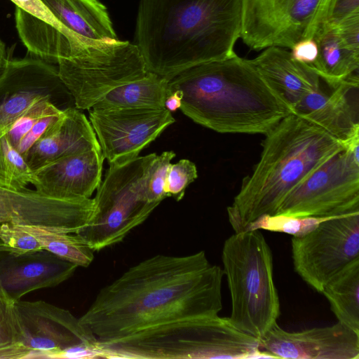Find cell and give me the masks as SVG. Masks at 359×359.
Wrapping results in <instances>:
<instances>
[{"label": "cell", "mask_w": 359, "mask_h": 359, "mask_svg": "<svg viewBox=\"0 0 359 359\" xmlns=\"http://www.w3.org/2000/svg\"><path fill=\"white\" fill-rule=\"evenodd\" d=\"M224 275L204 251L158 254L103 287L79 319L97 341H106L168 322L217 316Z\"/></svg>", "instance_id": "cell-1"}, {"label": "cell", "mask_w": 359, "mask_h": 359, "mask_svg": "<svg viewBox=\"0 0 359 359\" xmlns=\"http://www.w3.org/2000/svg\"><path fill=\"white\" fill-rule=\"evenodd\" d=\"M241 27L242 0H140L135 44L147 71L169 80L233 56Z\"/></svg>", "instance_id": "cell-2"}, {"label": "cell", "mask_w": 359, "mask_h": 359, "mask_svg": "<svg viewBox=\"0 0 359 359\" xmlns=\"http://www.w3.org/2000/svg\"><path fill=\"white\" fill-rule=\"evenodd\" d=\"M168 89L182 92L184 114L222 133L266 135L292 114L250 60L236 54L185 69L168 80Z\"/></svg>", "instance_id": "cell-3"}, {"label": "cell", "mask_w": 359, "mask_h": 359, "mask_svg": "<svg viewBox=\"0 0 359 359\" xmlns=\"http://www.w3.org/2000/svg\"><path fill=\"white\" fill-rule=\"evenodd\" d=\"M262 142L259 162L245 177L228 218L235 233L264 215H275L287 194L337 153L342 143L316 125L291 114Z\"/></svg>", "instance_id": "cell-4"}, {"label": "cell", "mask_w": 359, "mask_h": 359, "mask_svg": "<svg viewBox=\"0 0 359 359\" xmlns=\"http://www.w3.org/2000/svg\"><path fill=\"white\" fill-rule=\"evenodd\" d=\"M101 358L210 359L271 358L259 339L233 327L228 318L178 320L151 326L121 339L100 341Z\"/></svg>", "instance_id": "cell-5"}, {"label": "cell", "mask_w": 359, "mask_h": 359, "mask_svg": "<svg viewBox=\"0 0 359 359\" xmlns=\"http://www.w3.org/2000/svg\"><path fill=\"white\" fill-rule=\"evenodd\" d=\"M222 260L231 299L229 322L262 338L280 315L269 244L258 229L235 233L224 241Z\"/></svg>", "instance_id": "cell-6"}, {"label": "cell", "mask_w": 359, "mask_h": 359, "mask_svg": "<svg viewBox=\"0 0 359 359\" xmlns=\"http://www.w3.org/2000/svg\"><path fill=\"white\" fill-rule=\"evenodd\" d=\"M156 156L151 153L109 163L93 198V212L76 233L93 251L122 241L159 205L149 200L146 187Z\"/></svg>", "instance_id": "cell-7"}, {"label": "cell", "mask_w": 359, "mask_h": 359, "mask_svg": "<svg viewBox=\"0 0 359 359\" xmlns=\"http://www.w3.org/2000/svg\"><path fill=\"white\" fill-rule=\"evenodd\" d=\"M59 76L75 107L89 110L113 89L149 72L135 43L76 38L57 62Z\"/></svg>", "instance_id": "cell-8"}, {"label": "cell", "mask_w": 359, "mask_h": 359, "mask_svg": "<svg viewBox=\"0 0 359 359\" xmlns=\"http://www.w3.org/2000/svg\"><path fill=\"white\" fill-rule=\"evenodd\" d=\"M357 211L359 156L344 149L296 185L284 198L276 214L327 217Z\"/></svg>", "instance_id": "cell-9"}, {"label": "cell", "mask_w": 359, "mask_h": 359, "mask_svg": "<svg viewBox=\"0 0 359 359\" xmlns=\"http://www.w3.org/2000/svg\"><path fill=\"white\" fill-rule=\"evenodd\" d=\"M294 271L322 292L326 283L359 258V211L327 218L310 232L292 238Z\"/></svg>", "instance_id": "cell-10"}, {"label": "cell", "mask_w": 359, "mask_h": 359, "mask_svg": "<svg viewBox=\"0 0 359 359\" xmlns=\"http://www.w3.org/2000/svg\"><path fill=\"white\" fill-rule=\"evenodd\" d=\"M43 98L62 110L76 107L57 67L36 57L8 58L0 72V138L27 108Z\"/></svg>", "instance_id": "cell-11"}, {"label": "cell", "mask_w": 359, "mask_h": 359, "mask_svg": "<svg viewBox=\"0 0 359 359\" xmlns=\"http://www.w3.org/2000/svg\"><path fill=\"white\" fill-rule=\"evenodd\" d=\"M26 358H63L79 346H97V339L69 311L42 300L15 302Z\"/></svg>", "instance_id": "cell-12"}, {"label": "cell", "mask_w": 359, "mask_h": 359, "mask_svg": "<svg viewBox=\"0 0 359 359\" xmlns=\"http://www.w3.org/2000/svg\"><path fill=\"white\" fill-rule=\"evenodd\" d=\"M88 111L89 121L109 164L138 156L175 122L171 113L165 108Z\"/></svg>", "instance_id": "cell-13"}, {"label": "cell", "mask_w": 359, "mask_h": 359, "mask_svg": "<svg viewBox=\"0 0 359 359\" xmlns=\"http://www.w3.org/2000/svg\"><path fill=\"white\" fill-rule=\"evenodd\" d=\"M93 210L91 198H60L35 189L15 191L0 186V224L50 226L76 233Z\"/></svg>", "instance_id": "cell-14"}, {"label": "cell", "mask_w": 359, "mask_h": 359, "mask_svg": "<svg viewBox=\"0 0 359 359\" xmlns=\"http://www.w3.org/2000/svg\"><path fill=\"white\" fill-rule=\"evenodd\" d=\"M259 349L273 358L358 359L359 334L337 322L299 332L276 323L259 339Z\"/></svg>", "instance_id": "cell-15"}, {"label": "cell", "mask_w": 359, "mask_h": 359, "mask_svg": "<svg viewBox=\"0 0 359 359\" xmlns=\"http://www.w3.org/2000/svg\"><path fill=\"white\" fill-rule=\"evenodd\" d=\"M104 159L100 148L59 158L34 170L32 184L52 197L90 198L102 182Z\"/></svg>", "instance_id": "cell-16"}, {"label": "cell", "mask_w": 359, "mask_h": 359, "mask_svg": "<svg viewBox=\"0 0 359 359\" xmlns=\"http://www.w3.org/2000/svg\"><path fill=\"white\" fill-rule=\"evenodd\" d=\"M358 88V74L349 77L335 88L329 87L330 90L320 87L297 102L292 114L344 142L359 131L358 102H353L351 98Z\"/></svg>", "instance_id": "cell-17"}, {"label": "cell", "mask_w": 359, "mask_h": 359, "mask_svg": "<svg viewBox=\"0 0 359 359\" xmlns=\"http://www.w3.org/2000/svg\"><path fill=\"white\" fill-rule=\"evenodd\" d=\"M77 267L44 249L20 255L0 252V283L15 302L32 291L60 285Z\"/></svg>", "instance_id": "cell-18"}, {"label": "cell", "mask_w": 359, "mask_h": 359, "mask_svg": "<svg viewBox=\"0 0 359 359\" xmlns=\"http://www.w3.org/2000/svg\"><path fill=\"white\" fill-rule=\"evenodd\" d=\"M100 148L90 121L80 109L69 107L63 110L24 158L34 170L59 158Z\"/></svg>", "instance_id": "cell-19"}, {"label": "cell", "mask_w": 359, "mask_h": 359, "mask_svg": "<svg viewBox=\"0 0 359 359\" xmlns=\"http://www.w3.org/2000/svg\"><path fill=\"white\" fill-rule=\"evenodd\" d=\"M261 76L283 98L291 110L306 95L320 87V78L309 66L295 60L290 51L269 46L250 60Z\"/></svg>", "instance_id": "cell-20"}, {"label": "cell", "mask_w": 359, "mask_h": 359, "mask_svg": "<svg viewBox=\"0 0 359 359\" xmlns=\"http://www.w3.org/2000/svg\"><path fill=\"white\" fill-rule=\"evenodd\" d=\"M62 29L87 39H118L107 9L100 0H41Z\"/></svg>", "instance_id": "cell-21"}, {"label": "cell", "mask_w": 359, "mask_h": 359, "mask_svg": "<svg viewBox=\"0 0 359 359\" xmlns=\"http://www.w3.org/2000/svg\"><path fill=\"white\" fill-rule=\"evenodd\" d=\"M297 0H242L241 36L250 48L273 46L280 27Z\"/></svg>", "instance_id": "cell-22"}, {"label": "cell", "mask_w": 359, "mask_h": 359, "mask_svg": "<svg viewBox=\"0 0 359 359\" xmlns=\"http://www.w3.org/2000/svg\"><path fill=\"white\" fill-rule=\"evenodd\" d=\"M318 55L312 69L330 88L358 74L359 52L346 48L334 27H323L315 34Z\"/></svg>", "instance_id": "cell-23"}, {"label": "cell", "mask_w": 359, "mask_h": 359, "mask_svg": "<svg viewBox=\"0 0 359 359\" xmlns=\"http://www.w3.org/2000/svg\"><path fill=\"white\" fill-rule=\"evenodd\" d=\"M170 93L168 80L149 72L140 79L113 89L90 109H161L164 108Z\"/></svg>", "instance_id": "cell-24"}, {"label": "cell", "mask_w": 359, "mask_h": 359, "mask_svg": "<svg viewBox=\"0 0 359 359\" xmlns=\"http://www.w3.org/2000/svg\"><path fill=\"white\" fill-rule=\"evenodd\" d=\"M321 293L338 322L359 334V258L336 273Z\"/></svg>", "instance_id": "cell-25"}, {"label": "cell", "mask_w": 359, "mask_h": 359, "mask_svg": "<svg viewBox=\"0 0 359 359\" xmlns=\"http://www.w3.org/2000/svg\"><path fill=\"white\" fill-rule=\"evenodd\" d=\"M22 226L37 239L43 249L77 266L87 267L94 259V251L76 233L50 226Z\"/></svg>", "instance_id": "cell-26"}, {"label": "cell", "mask_w": 359, "mask_h": 359, "mask_svg": "<svg viewBox=\"0 0 359 359\" xmlns=\"http://www.w3.org/2000/svg\"><path fill=\"white\" fill-rule=\"evenodd\" d=\"M32 172L5 134L0 138V186L15 191L26 190L32 184Z\"/></svg>", "instance_id": "cell-27"}, {"label": "cell", "mask_w": 359, "mask_h": 359, "mask_svg": "<svg viewBox=\"0 0 359 359\" xmlns=\"http://www.w3.org/2000/svg\"><path fill=\"white\" fill-rule=\"evenodd\" d=\"M330 217H292L284 215H264L252 222L247 229L266 230L302 236L315 229L319 223Z\"/></svg>", "instance_id": "cell-28"}, {"label": "cell", "mask_w": 359, "mask_h": 359, "mask_svg": "<svg viewBox=\"0 0 359 359\" xmlns=\"http://www.w3.org/2000/svg\"><path fill=\"white\" fill-rule=\"evenodd\" d=\"M356 12H359V0H321L306 39H313L323 27H336Z\"/></svg>", "instance_id": "cell-29"}, {"label": "cell", "mask_w": 359, "mask_h": 359, "mask_svg": "<svg viewBox=\"0 0 359 359\" xmlns=\"http://www.w3.org/2000/svg\"><path fill=\"white\" fill-rule=\"evenodd\" d=\"M41 250L40 243L22 225L0 224V252L20 255Z\"/></svg>", "instance_id": "cell-30"}, {"label": "cell", "mask_w": 359, "mask_h": 359, "mask_svg": "<svg viewBox=\"0 0 359 359\" xmlns=\"http://www.w3.org/2000/svg\"><path fill=\"white\" fill-rule=\"evenodd\" d=\"M172 151H166L155 156L147 175L146 187L149 200L153 203H161L166 198L165 185L168 168L171 161L175 157Z\"/></svg>", "instance_id": "cell-31"}, {"label": "cell", "mask_w": 359, "mask_h": 359, "mask_svg": "<svg viewBox=\"0 0 359 359\" xmlns=\"http://www.w3.org/2000/svg\"><path fill=\"white\" fill-rule=\"evenodd\" d=\"M198 177V171L194 163L188 159H181L171 163L168 168L165 194L177 201L182 199L188 186Z\"/></svg>", "instance_id": "cell-32"}, {"label": "cell", "mask_w": 359, "mask_h": 359, "mask_svg": "<svg viewBox=\"0 0 359 359\" xmlns=\"http://www.w3.org/2000/svg\"><path fill=\"white\" fill-rule=\"evenodd\" d=\"M22 334L15 302L0 283V347L21 342Z\"/></svg>", "instance_id": "cell-33"}, {"label": "cell", "mask_w": 359, "mask_h": 359, "mask_svg": "<svg viewBox=\"0 0 359 359\" xmlns=\"http://www.w3.org/2000/svg\"><path fill=\"white\" fill-rule=\"evenodd\" d=\"M63 110L54 107L40 118L19 142L16 150L23 156L29 149L43 135L47 129L62 116Z\"/></svg>", "instance_id": "cell-34"}, {"label": "cell", "mask_w": 359, "mask_h": 359, "mask_svg": "<svg viewBox=\"0 0 359 359\" xmlns=\"http://www.w3.org/2000/svg\"><path fill=\"white\" fill-rule=\"evenodd\" d=\"M334 27L344 46L359 52V12L349 15Z\"/></svg>", "instance_id": "cell-35"}, {"label": "cell", "mask_w": 359, "mask_h": 359, "mask_svg": "<svg viewBox=\"0 0 359 359\" xmlns=\"http://www.w3.org/2000/svg\"><path fill=\"white\" fill-rule=\"evenodd\" d=\"M290 53L295 60L312 68L318 55L316 41L313 39H302L292 47Z\"/></svg>", "instance_id": "cell-36"}, {"label": "cell", "mask_w": 359, "mask_h": 359, "mask_svg": "<svg viewBox=\"0 0 359 359\" xmlns=\"http://www.w3.org/2000/svg\"><path fill=\"white\" fill-rule=\"evenodd\" d=\"M22 11L61 29L59 23L41 0H11Z\"/></svg>", "instance_id": "cell-37"}, {"label": "cell", "mask_w": 359, "mask_h": 359, "mask_svg": "<svg viewBox=\"0 0 359 359\" xmlns=\"http://www.w3.org/2000/svg\"><path fill=\"white\" fill-rule=\"evenodd\" d=\"M31 349L22 343L18 342L0 347V359L26 358Z\"/></svg>", "instance_id": "cell-38"}, {"label": "cell", "mask_w": 359, "mask_h": 359, "mask_svg": "<svg viewBox=\"0 0 359 359\" xmlns=\"http://www.w3.org/2000/svg\"><path fill=\"white\" fill-rule=\"evenodd\" d=\"M182 99V93L180 90L172 91L165 98L164 108L170 113L177 111L181 107Z\"/></svg>", "instance_id": "cell-39"}, {"label": "cell", "mask_w": 359, "mask_h": 359, "mask_svg": "<svg viewBox=\"0 0 359 359\" xmlns=\"http://www.w3.org/2000/svg\"><path fill=\"white\" fill-rule=\"evenodd\" d=\"M8 60V57L7 55L6 44L0 38V72Z\"/></svg>", "instance_id": "cell-40"}]
</instances>
